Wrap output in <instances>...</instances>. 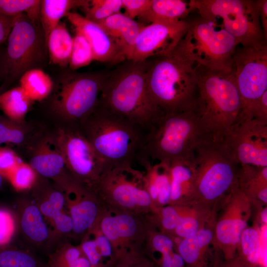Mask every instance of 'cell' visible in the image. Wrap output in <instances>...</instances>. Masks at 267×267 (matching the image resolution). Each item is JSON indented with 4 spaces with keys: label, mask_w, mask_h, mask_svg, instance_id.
I'll use <instances>...</instances> for the list:
<instances>
[{
    "label": "cell",
    "mask_w": 267,
    "mask_h": 267,
    "mask_svg": "<svg viewBox=\"0 0 267 267\" xmlns=\"http://www.w3.org/2000/svg\"><path fill=\"white\" fill-rule=\"evenodd\" d=\"M152 0H122L124 14L134 20L143 15L150 7Z\"/></svg>",
    "instance_id": "obj_46"
},
{
    "label": "cell",
    "mask_w": 267,
    "mask_h": 267,
    "mask_svg": "<svg viewBox=\"0 0 267 267\" xmlns=\"http://www.w3.org/2000/svg\"><path fill=\"white\" fill-rule=\"evenodd\" d=\"M106 75L102 72L64 74L52 97L53 111L64 120L80 124L97 107Z\"/></svg>",
    "instance_id": "obj_10"
},
{
    "label": "cell",
    "mask_w": 267,
    "mask_h": 267,
    "mask_svg": "<svg viewBox=\"0 0 267 267\" xmlns=\"http://www.w3.org/2000/svg\"><path fill=\"white\" fill-rule=\"evenodd\" d=\"M149 225L143 250L155 267H186L173 238Z\"/></svg>",
    "instance_id": "obj_24"
},
{
    "label": "cell",
    "mask_w": 267,
    "mask_h": 267,
    "mask_svg": "<svg viewBox=\"0 0 267 267\" xmlns=\"http://www.w3.org/2000/svg\"><path fill=\"white\" fill-rule=\"evenodd\" d=\"M104 208L147 215L153 211L143 171L131 164L107 166L94 190Z\"/></svg>",
    "instance_id": "obj_9"
},
{
    "label": "cell",
    "mask_w": 267,
    "mask_h": 267,
    "mask_svg": "<svg viewBox=\"0 0 267 267\" xmlns=\"http://www.w3.org/2000/svg\"><path fill=\"white\" fill-rule=\"evenodd\" d=\"M146 61L148 91L162 114L194 109L197 89L195 63L172 51Z\"/></svg>",
    "instance_id": "obj_3"
},
{
    "label": "cell",
    "mask_w": 267,
    "mask_h": 267,
    "mask_svg": "<svg viewBox=\"0 0 267 267\" xmlns=\"http://www.w3.org/2000/svg\"><path fill=\"white\" fill-rule=\"evenodd\" d=\"M15 230V222L8 211L0 209V246L8 243Z\"/></svg>",
    "instance_id": "obj_45"
},
{
    "label": "cell",
    "mask_w": 267,
    "mask_h": 267,
    "mask_svg": "<svg viewBox=\"0 0 267 267\" xmlns=\"http://www.w3.org/2000/svg\"><path fill=\"white\" fill-rule=\"evenodd\" d=\"M123 8L122 0H92L86 8L88 19L97 23L114 14L120 13Z\"/></svg>",
    "instance_id": "obj_38"
},
{
    "label": "cell",
    "mask_w": 267,
    "mask_h": 267,
    "mask_svg": "<svg viewBox=\"0 0 267 267\" xmlns=\"http://www.w3.org/2000/svg\"><path fill=\"white\" fill-rule=\"evenodd\" d=\"M41 3L40 0H0V13L12 17L25 15L37 22Z\"/></svg>",
    "instance_id": "obj_35"
},
{
    "label": "cell",
    "mask_w": 267,
    "mask_h": 267,
    "mask_svg": "<svg viewBox=\"0 0 267 267\" xmlns=\"http://www.w3.org/2000/svg\"><path fill=\"white\" fill-rule=\"evenodd\" d=\"M97 23L112 38L126 60H131L137 37L145 25L129 18L121 12Z\"/></svg>",
    "instance_id": "obj_23"
},
{
    "label": "cell",
    "mask_w": 267,
    "mask_h": 267,
    "mask_svg": "<svg viewBox=\"0 0 267 267\" xmlns=\"http://www.w3.org/2000/svg\"><path fill=\"white\" fill-rule=\"evenodd\" d=\"M37 25L25 15L18 16L7 38L0 72L3 86L9 85L26 71L36 68L43 57L45 39Z\"/></svg>",
    "instance_id": "obj_11"
},
{
    "label": "cell",
    "mask_w": 267,
    "mask_h": 267,
    "mask_svg": "<svg viewBox=\"0 0 267 267\" xmlns=\"http://www.w3.org/2000/svg\"><path fill=\"white\" fill-rule=\"evenodd\" d=\"M56 138L71 177L94 191L106 167L103 160L79 130H61Z\"/></svg>",
    "instance_id": "obj_14"
},
{
    "label": "cell",
    "mask_w": 267,
    "mask_h": 267,
    "mask_svg": "<svg viewBox=\"0 0 267 267\" xmlns=\"http://www.w3.org/2000/svg\"><path fill=\"white\" fill-rule=\"evenodd\" d=\"M191 11L215 23L237 41L238 45H267L257 0H190Z\"/></svg>",
    "instance_id": "obj_8"
},
{
    "label": "cell",
    "mask_w": 267,
    "mask_h": 267,
    "mask_svg": "<svg viewBox=\"0 0 267 267\" xmlns=\"http://www.w3.org/2000/svg\"><path fill=\"white\" fill-rule=\"evenodd\" d=\"M2 185V175L0 173V189Z\"/></svg>",
    "instance_id": "obj_54"
},
{
    "label": "cell",
    "mask_w": 267,
    "mask_h": 267,
    "mask_svg": "<svg viewBox=\"0 0 267 267\" xmlns=\"http://www.w3.org/2000/svg\"><path fill=\"white\" fill-rule=\"evenodd\" d=\"M109 267H155L143 249L131 250L114 256Z\"/></svg>",
    "instance_id": "obj_41"
},
{
    "label": "cell",
    "mask_w": 267,
    "mask_h": 267,
    "mask_svg": "<svg viewBox=\"0 0 267 267\" xmlns=\"http://www.w3.org/2000/svg\"><path fill=\"white\" fill-rule=\"evenodd\" d=\"M238 120H254L267 124V91L252 105L240 113Z\"/></svg>",
    "instance_id": "obj_43"
},
{
    "label": "cell",
    "mask_w": 267,
    "mask_h": 267,
    "mask_svg": "<svg viewBox=\"0 0 267 267\" xmlns=\"http://www.w3.org/2000/svg\"><path fill=\"white\" fill-rule=\"evenodd\" d=\"M38 174L28 164L21 161L7 176L13 187L18 191L30 189L36 183Z\"/></svg>",
    "instance_id": "obj_40"
},
{
    "label": "cell",
    "mask_w": 267,
    "mask_h": 267,
    "mask_svg": "<svg viewBox=\"0 0 267 267\" xmlns=\"http://www.w3.org/2000/svg\"><path fill=\"white\" fill-rule=\"evenodd\" d=\"M79 245L87 258L90 267H109L110 263L101 256L94 241L90 236L83 238Z\"/></svg>",
    "instance_id": "obj_44"
},
{
    "label": "cell",
    "mask_w": 267,
    "mask_h": 267,
    "mask_svg": "<svg viewBox=\"0 0 267 267\" xmlns=\"http://www.w3.org/2000/svg\"><path fill=\"white\" fill-rule=\"evenodd\" d=\"M188 27L186 20L145 25L137 37L131 60L144 61L168 54L183 37Z\"/></svg>",
    "instance_id": "obj_17"
},
{
    "label": "cell",
    "mask_w": 267,
    "mask_h": 267,
    "mask_svg": "<svg viewBox=\"0 0 267 267\" xmlns=\"http://www.w3.org/2000/svg\"><path fill=\"white\" fill-rule=\"evenodd\" d=\"M195 163L191 201L214 209L238 187V164L224 141L206 138L194 151Z\"/></svg>",
    "instance_id": "obj_6"
},
{
    "label": "cell",
    "mask_w": 267,
    "mask_h": 267,
    "mask_svg": "<svg viewBox=\"0 0 267 267\" xmlns=\"http://www.w3.org/2000/svg\"><path fill=\"white\" fill-rule=\"evenodd\" d=\"M188 22L186 33L172 51L210 70L231 72L232 58L238 45L234 37L199 16Z\"/></svg>",
    "instance_id": "obj_7"
},
{
    "label": "cell",
    "mask_w": 267,
    "mask_h": 267,
    "mask_svg": "<svg viewBox=\"0 0 267 267\" xmlns=\"http://www.w3.org/2000/svg\"><path fill=\"white\" fill-rule=\"evenodd\" d=\"M70 267H90V266L87 258L83 253Z\"/></svg>",
    "instance_id": "obj_51"
},
{
    "label": "cell",
    "mask_w": 267,
    "mask_h": 267,
    "mask_svg": "<svg viewBox=\"0 0 267 267\" xmlns=\"http://www.w3.org/2000/svg\"><path fill=\"white\" fill-rule=\"evenodd\" d=\"M215 208L214 246L222 253L224 260L236 254L240 237L248 226L252 215L250 199L236 188Z\"/></svg>",
    "instance_id": "obj_12"
},
{
    "label": "cell",
    "mask_w": 267,
    "mask_h": 267,
    "mask_svg": "<svg viewBox=\"0 0 267 267\" xmlns=\"http://www.w3.org/2000/svg\"><path fill=\"white\" fill-rule=\"evenodd\" d=\"M222 267H255L245 262L236 254L235 256L228 260H223Z\"/></svg>",
    "instance_id": "obj_50"
},
{
    "label": "cell",
    "mask_w": 267,
    "mask_h": 267,
    "mask_svg": "<svg viewBox=\"0 0 267 267\" xmlns=\"http://www.w3.org/2000/svg\"><path fill=\"white\" fill-rule=\"evenodd\" d=\"M65 17L76 30L87 39L92 49L94 60L114 65L126 60L120 49L98 24L72 11Z\"/></svg>",
    "instance_id": "obj_20"
},
{
    "label": "cell",
    "mask_w": 267,
    "mask_h": 267,
    "mask_svg": "<svg viewBox=\"0 0 267 267\" xmlns=\"http://www.w3.org/2000/svg\"><path fill=\"white\" fill-rule=\"evenodd\" d=\"M73 38L66 25L60 22L49 33L46 42L50 61L60 66L69 65Z\"/></svg>",
    "instance_id": "obj_31"
},
{
    "label": "cell",
    "mask_w": 267,
    "mask_h": 267,
    "mask_svg": "<svg viewBox=\"0 0 267 267\" xmlns=\"http://www.w3.org/2000/svg\"><path fill=\"white\" fill-rule=\"evenodd\" d=\"M2 58V56L1 55V54L0 53V70H1Z\"/></svg>",
    "instance_id": "obj_53"
},
{
    "label": "cell",
    "mask_w": 267,
    "mask_h": 267,
    "mask_svg": "<svg viewBox=\"0 0 267 267\" xmlns=\"http://www.w3.org/2000/svg\"><path fill=\"white\" fill-rule=\"evenodd\" d=\"M34 199L44 218L52 224L56 233L67 235L72 233L73 222L64 210L66 202L62 193L54 192L44 195L35 192Z\"/></svg>",
    "instance_id": "obj_26"
},
{
    "label": "cell",
    "mask_w": 267,
    "mask_h": 267,
    "mask_svg": "<svg viewBox=\"0 0 267 267\" xmlns=\"http://www.w3.org/2000/svg\"><path fill=\"white\" fill-rule=\"evenodd\" d=\"M20 86L32 101H41L47 97L53 89L49 76L39 68L26 71L20 78Z\"/></svg>",
    "instance_id": "obj_32"
},
{
    "label": "cell",
    "mask_w": 267,
    "mask_h": 267,
    "mask_svg": "<svg viewBox=\"0 0 267 267\" xmlns=\"http://www.w3.org/2000/svg\"><path fill=\"white\" fill-rule=\"evenodd\" d=\"M19 224L26 239L37 246L49 240L52 233L34 202L24 201L19 208Z\"/></svg>",
    "instance_id": "obj_27"
},
{
    "label": "cell",
    "mask_w": 267,
    "mask_h": 267,
    "mask_svg": "<svg viewBox=\"0 0 267 267\" xmlns=\"http://www.w3.org/2000/svg\"><path fill=\"white\" fill-rule=\"evenodd\" d=\"M30 145L28 164L38 175L53 180L57 186L72 178L56 137H38Z\"/></svg>",
    "instance_id": "obj_19"
},
{
    "label": "cell",
    "mask_w": 267,
    "mask_h": 267,
    "mask_svg": "<svg viewBox=\"0 0 267 267\" xmlns=\"http://www.w3.org/2000/svg\"><path fill=\"white\" fill-rule=\"evenodd\" d=\"M32 101L20 87L0 94V108L12 121L22 123Z\"/></svg>",
    "instance_id": "obj_33"
},
{
    "label": "cell",
    "mask_w": 267,
    "mask_h": 267,
    "mask_svg": "<svg viewBox=\"0 0 267 267\" xmlns=\"http://www.w3.org/2000/svg\"><path fill=\"white\" fill-rule=\"evenodd\" d=\"M21 162L15 153L7 148H0V173L7 176Z\"/></svg>",
    "instance_id": "obj_47"
},
{
    "label": "cell",
    "mask_w": 267,
    "mask_h": 267,
    "mask_svg": "<svg viewBox=\"0 0 267 267\" xmlns=\"http://www.w3.org/2000/svg\"><path fill=\"white\" fill-rule=\"evenodd\" d=\"M17 17H9L0 13V44L7 40Z\"/></svg>",
    "instance_id": "obj_48"
},
{
    "label": "cell",
    "mask_w": 267,
    "mask_h": 267,
    "mask_svg": "<svg viewBox=\"0 0 267 267\" xmlns=\"http://www.w3.org/2000/svg\"><path fill=\"white\" fill-rule=\"evenodd\" d=\"M146 61L126 60L106 73L97 106L117 115L145 133L162 114L149 95Z\"/></svg>",
    "instance_id": "obj_1"
},
{
    "label": "cell",
    "mask_w": 267,
    "mask_h": 267,
    "mask_svg": "<svg viewBox=\"0 0 267 267\" xmlns=\"http://www.w3.org/2000/svg\"><path fill=\"white\" fill-rule=\"evenodd\" d=\"M83 254L79 245L64 242L49 255L45 267H70Z\"/></svg>",
    "instance_id": "obj_39"
},
{
    "label": "cell",
    "mask_w": 267,
    "mask_h": 267,
    "mask_svg": "<svg viewBox=\"0 0 267 267\" xmlns=\"http://www.w3.org/2000/svg\"><path fill=\"white\" fill-rule=\"evenodd\" d=\"M238 188L251 200L267 203V167L240 165Z\"/></svg>",
    "instance_id": "obj_29"
},
{
    "label": "cell",
    "mask_w": 267,
    "mask_h": 267,
    "mask_svg": "<svg viewBox=\"0 0 267 267\" xmlns=\"http://www.w3.org/2000/svg\"><path fill=\"white\" fill-rule=\"evenodd\" d=\"M0 267H45V265L27 251L7 249L0 251Z\"/></svg>",
    "instance_id": "obj_37"
},
{
    "label": "cell",
    "mask_w": 267,
    "mask_h": 267,
    "mask_svg": "<svg viewBox=\"0 0 267 267\" xmlns=\"http://www.w3.org/2000/svg\"><path fill=\"white\" fill-rule=\"evenodd\" d=\"M223 256L221 252L218 249L214 248L213 262L212 267H222L223 260Z\"/></svg>",
    "instance_id": "obj_52"
},
{
    "label": "cell",
    "mask_w": 267,
    "mask_h": 267,
    "mask_svg": "<svg viewBox=\"0 0 267 267\" xmlns=\"http://www.w3.org/2000/svg\"><path fill=\"white\" fill-rule=\"evenodd\" d=\"M261 238L258 224L247 227L242 232L236 254L249 265L263 267L261 264Z\"/></svg>",
    "instance_id": "obj_34"
},
{
    "label": "cell",
    "mask_w": 267,
    "mask_h": 267,
    "mask_svg": "<svg viewBox=\"0 0 267 267\" xmlns=\"http://www.w3.org/2000/svg\"><path fill=\"white\" fill-rule=\"evenodd\" d=\"M224 142L238 165L267 167V124L238 120Z\"/></svg>",
    "instance_id": "obj_16"
},
{
    "label": "cell",
    "mask_w": 267,
    "mask_h": 267,
    "mask_svg": "<svg viewBox=\"0 0 267 267\" xmlns=\"http://www.w3.org/2000/svg\"><path fill=\"white\" fill-rule=\"evenodd\" d=\"M138 159L144 169V180L151 200L153 212L170 204L171 194L170 164L160 161L153 163L145 157H140Z\"/></svg>",
    "instance_id": "obj_22"
},
{
    "label": "cell",
    "mask_w": 267,
    "mask_h": 267,
    "mask_svg": "<svg viewBox=\"0 0 267 267\" xmlns=\"http://www.w3.org/2000/svg\"><path fill=\"white\" fill-rule=\"evenodd\" d=\"M190 2L182 0H152L148 10L138 17L140 23L186 20L191 13Z\"/></svg>",
    "instance_id": "obj_28"
},
{
    "label": "cell",
    "mask_w": 267,
    "mask_h": 267,
    "mask_svg": "<svg viewBox=\"0 0 267 267\" xmlns=\"http://www.w3.org/2000/svg\"><path fill=\"white\" fill-rule=\"evenodd\" d=\"M79 130L106 167L132 165L145 135L136 126L99 106L80 123Z\"/></svg>",
    "instance_id": "obj_4"
},
{
    "label": "cell",
    "mask_w": 267,
    "mask_h": 267,
    "mask_svg": "<svg viewBox=\"0 0 267 267\" xmlns=\"http://www.w3.org/2000/svg\"><path fill=\"white\" fill-rule=\"evenodd\" d=\"M26 129L22 123L0 121V145L4 143L20 144L26 141Z\"/></svg>",
    "instance_id": "obj_42"
},
{
    "label": "cell",
    "mask_w": 267,
    "mask_h": 267,
    "mask_svg": "<svg viewBox=\"0 0 267 267\" xmlns=\"http://www.w3.org/2000/svg\"><path fill=\"white\" fill-rule=\"evenodd\" d=\"M73 37V47L69 63L72 71L89 65L94 60L91 46L85 36L78 30Z\"/></svg>",
    "instance_id": "obj_36"
},
{
    "label": "cell",
    "mask_w": 267,
    "mask_h": 267,
    "mask_svg": "<svg viewBox=\"0 0 267 267\" xmlns=\"http://www.w3.org/2000/svg\"><path fill=\"white\" fill-rule=\"evenodd\" d=\"M260 19L264 34L267 39V0H257Z\"/></svg>",
    "instance_id": "obj_49"
},
{
    "label": "cell",
    "mask_w": 267,
    "mask_h": 267,
    "mask_svg": "<svg viewBox=\"0 0 267 267\" xmlns=\"http://www.w3.org/2000/svg\"><path fill=\"white\" fill-rule=\"evenodd\" d=\"M59 188L64 193L65 208L73 222L72 234L82 240L95 225L104 208L94 191L73 179Z\"/></svg>",
    "instance_id": "obj_18"
},
{
    "label": "cell",
    "mask_w": 267,
    "mask_h": 267,
    "mask_svg": "<svg viewBox=\"0 0 267 267\" xmlns=\"http://www.w3.org/2000/svg\"><path fill=\"white\" fill-rule=\"evenodd\" d=\"M209 138L194 109L161 114L146 132L137 157L171 163L194 155L197 146Z\"/></svg>",
    "instance_id": "obj_5"
},
{
    "label": "cell",
    "mask_w": 267,
    "mask_h": 267,
    "mask_svg": "<svg viewBox=\"0 0 267 267\" xmlns=\"http://www.w3.org/2000/svg\"><path fill=\"white\" fill-rule=\"evenodd\" d=\"M171 194L170 204L192 199L195 163L193 156L173 161L170 163Z\"/></svg>",
    "instance_id": "obj_25"
},
{
    "label": "cell",
    "mask_w": 267,
    "mask_h": 267,
    "mask_svg": "<svg viewBox=\"0 0 267 267\" xmlns=\"http://www.w3.org/2000/svg\"><path fill=\"white\" fill-rule=\"evenodd\" d=\"M95 225L110 241L114 256L143 249L149 228L146 215L104 208Z\"/></svg>",
    "instance_id": "obj_15"
},
{
    "label": "cell",
    "mask_w": 267,
    "mask_h": 267,
    "mask_svg": "<svg viewBox=\"0 0 267 267\" xmlns=\"http://www.w3.org/2000/svg\"><path fill=\"white\" fill-rule=\"evenodd\" d=\"M215 213L210 221L194 234L183 239L173 238L177 252L186 267H212L214 254Z\"/></svg>",
    "instance_id": "obj_21"
},
{
    "label": "cell",
    "mask_w": 267,
    "mask_h": 267,
    "mask_svg": "<svg viewBox=\"0 0 267 267\" xmlns=\"http://www.w3.org/2000/svg\"><path fill=\"white\" fill-rule=\"evenodd\" d=\"M89 0H43L40 6V18L42 25L45 44L50 32L61 22V18L77 7L84 9Z\"/></svg>",
    "instance_id": "obj_30"
},
{
    "label": "cell",
    "mask_w": 267,
    "mask_h": 267,
    "mask_svg": "<svg viewBox=\"0 0 267 267\" xmlns=\"http://www.w3.org/2000/svg\"><path fill=\"white\" fill-rule=\"evenodd\" d=\"M231 72L241 101L240 113L267 91V45H238L232 58Z\"/></svg>",
    "instance_id": "obj_13"
},
{
    "label": "cell",
    "mask_w": 267,
    "mask_h": 267,
    "mask_svg": "<svg viewBox=\"0 0 267 267\" xmlns=\"http://www.w3.org/2000/svg\"><path fill=\"white\" fill-rule=\"evenodd\" d=\"M197 89L194 110L205 133L224 141L237 120L241 101L232 72L210 70L195 64Z\"/></svg>",
    "instance_id": "obj_2"
}]
</instances>
